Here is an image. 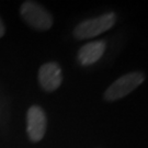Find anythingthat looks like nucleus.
<instances>
[{
  "mask_svg": "<svg viewBox=\"0 0 148 148\" xmlns=\"http://www.w3.org/2000/svg\"><path fill=\"white\" fill-rule=\"evenodd\" d=\"M116 21V16L110 12L97 18L88 19L79 23L74 30V36L77 40H86L100 35L101 33L110 30Z\"/></svg>",
  "mask_w": 148,
  "mask_h": 148,
  "instance_id": "nucleus-1",
  "label": "nucleus"
},
{
  "mask_svg": "<svg viewBox=\"0 0 148 148\" xmlns=\"http://www.w3.org/2000/svg\"><path fill=\"white\" fill-rule=\"evenodd\" d=\"M27 131L32 142L41 140L46 131V116L40 106H31L27 113Z\"/></svg>",
  "mask_w": 148,
  "mask_h": 148,
  "instance_id": "nucleus-4",
  "label": "nucleus"
},
{
  "mask_svg": "<svg viewBox=\"0 0 148 148\" xmlns=\"http://www.w3.org/2000/svg\"><path fill=\"white\" fill-rule=\"evenodd\" d=\"M106 43L103 41L90 42L84 45L78 52V60L84 66H89L98 62L106 51Z\"/></svg>",
  "mask_w": 148,
  "mask_h": 148,
  "instance_id": "nucleus-6",
  "label": "nucleus"
},
{
  "mask_svg": "<svg viewBox=\"0 0 148 148\" xmlns=\"http://www.w3.org/2000/svg\"><path fill=\"white\" fill-rule=\"evenodd\" d=\"M23 20L27 24L38 31H46L53 24V18L42 5L34 1L23 2L20 9Z\"/></svg>",
  "mask_w": 148,
  "mask_h": 148,
  "instance_id": "nucleus-3",
  "label": "nucleus"
},
{
  "mask_svg": "<svg viewBox=\"0 0 148 148\" xmlns=\"http://www.w3.org/2000/svg\"><path fill=\"white\" fill-rule=\"evenodd\" d=\"M145 80L143 73L133 71L126 75H123L117 80H115L104 92V99L106 101H115L130 95L132 91L140 86Z\"/></svg>",
  "mask_w": 148,
  "mask_h": 148,
  "instance_id": "nucleus-2",
  "label": "nucleus"
},
{
  "mask_svg": "<svg viewBox=\"0 0 148 148\" xmlns=\"http://www.w3.org/2000/svg\"><path fill=\"white\" fill-rule=\"evenodd\" d=\"M38 81L43 89L47 92L56 90L63 81L62 69L57 63H47L38 70Z\"/></svg>",
  "mask_w": 148,
  "mask_h": 148,
  "instance_id": "nucleus-5",
  "label": "nucleus"
},
{
  "mask_svg": "<svg viewBox=\"0 0 148 148\" xmlns=\"http://www.w3.org/2000/svg\"><path fill=\"white\" fill-rule=\"evenodd\" d=\"M5 25H3V22L1 21V19H0V37H2L5 35Z\"/></svg>",
  "mask_w": 148,
  "mask_h": 148,
  "instance_id": "nucleus-7",
  "label": "nucleus"
}]
</instances>
